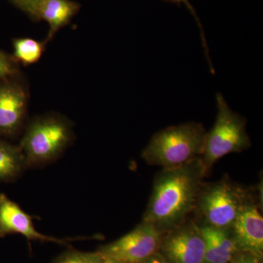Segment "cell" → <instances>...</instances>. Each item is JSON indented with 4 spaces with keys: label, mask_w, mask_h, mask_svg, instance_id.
<instances>
[{
    "label": "cell",
    "mask_w": 263,
    "mask_h": 263,
    "mask_svg": "<svg viewBox=\"0 0 263 263\" xmlns=\"http://www.w3.org/2000/svg\"><path fill=\"white\" fill-rule=\"evenodd\" d=\"M205 240V263H232L240 253L231 230L198 223Z\"/></svg>",
    "instance_id": "cell-12"
},
{
    "label": "cell",
    "mask_w": 263,
    "mask_h": 263,
    "mask_svg": "<svg viewBox=\"0 0 263 263\" xmlns=\"http://www.w3.org/2000/svg\"><path fill=\"white\" fill-rule=\"evenodd\" d=\"M207 174L201 157L179 167L162 169L156 175L143 221L164 234L186 220L195 210Z\"/></svg>",
    "instance_id": "cell-1"
},
{
    "label": "cell",
    "mask_w": 263,
    "mask_h": 263,
    "mask_svg": "<svg viewBox=\"0 0 263 263\" xmlns=\"http://www.w3.org/2000/svg\"><path fill=\"white\" fill-rule=\"evenodd\" d=\"M237 258L240 263H262L260 258L256 257L253 254L247 253V252H241L237 255Z\"/></svg>",
    "instance_id": "cell-18"
},
{
    "label": "cell",
    "mask_w": 263,
    "mask_h": 263,
    "mask_svg": "<svg viewBox=\"0 0 263 263\" xmlns=\"http://www.w3.org/2000/svg\"><path fill=\"white\" fill-rule=\"evenodd\" d=\"M47 43L32 38H15L13 41V58L24 66L33 65L42 57Z\"/></svg>",
    "instance_id": "cell-14"
},
{
    "label": "cell",
    "mask_w": 263,
    "mask_h": 263,
    "mask_svg": "<svg viewBox=\"0 0 263 263\" xmlns=\"http://www.w3.org/2000/svg\"><path fill=\"white\" fill-rule=\"evenodd\" d=\"M22 148L0 141V181H13L27 167Z\"/></svg>",
    "instance_id": "cell-13"
},
{
    "label": "cell",
    "mask_w": 263,
    "mask_h": 263,
    "mask_svg": "<svg viewBox=\"0 0 263 263\" xmlns=\"http://www.w3.org/2000/svg\"><path fill=\"white\" fill-rule=\"evenodd\" d=\"M250 192L224 176L214 183H202L197 195L195 210L202 224L223 230H231L249 200Z\"/></svg>",
    "instance_id": "cell-3"
},
{
    "label": "cell",
    "mask_w": 263,
    "mask_h": 263,
    "mask_svg": "<svg viewBox=\"0 0 263 263\" xmlns=\"http://www.w3.org/2000/svg\"><path fill=\"white\" fill-rule=\"evenodd\" d=\"M100 253V252H99ZM96 263H122L116 260V259L110 258V257H105L101 254V257Z\"/></svg>",
    "instance_id": "cell-21"
},
{
    "label": "cell",
    "mask_w": 263,
    "mask_h": 263,
    "mask_svg": "<svg viewBox=\"0 0 263 263\" xmlns=\"http://www.w3.org/2000/svg\"><path fill=\"white\" fill-rule=\"evenodd\" d=\"M143 263H171L167 259L164 258L162 254L157 252V253L152 255L149 258L147 259Z\"/></svg>",
    "instance_id": "cell-20"
},
{
    "label": "cell",
    "mask_w": 263,
    "mask_h": 263,
    "mask_svg": "<svg viewBox=\"0 0 263 263\" xmlns=\"http://www.w3.org/2000/svg\"><path fill=\"white\" fill-rule=\"evenodd\" d=\"M206 130L200 123L187 122L157 132L142 152L149 165L163 168L179 167L201 157Z\"/></svg>",
    "instance_id": "cell-2"
},
{
    "label": "cell",
    "mask_w": 263,
    "mask_h": 263,
    "mask_svg": "<svg viewBox=\"0 0 263 263\" xmlns=\"http://www.w3.org/2000/svg\"><path fill=\"white\" fill-rule=\"evenodd\" d=\"M162 236L155 226L142 221L127 234L98 252L122 263H143L158 252Z\"/></svg>",
    "instance_id": "cell-6"
},
{
    "label": "cell",
    "mask_w": 263,
    "mask_h": 263,
    "mask_svg": "<svg viewBox=\"0 0 263 263\" xmlns=\"http://www.w3.org/2000/svg\"><path fill=\"white\" fill-rule=\"evenodd\" d=\"M81 5L72 0H39L25 10L32 19L45 21L49 25V31L45 42L48 43L62 27L80 10Z\"/></svg>",
    "instance_id": "cell-11"
},
{
    "label": "cell",
    "mask_w": 263,
    "mask_h": 263,
    "mask_svg": "<svg viewBox=\"0 0 263 263\" xmlns=\"http://www.w3.org/2000/svg\"><path fill=\"white\" fill-rule=\"evenodd\" d=\"M100 257L101 254L98 252L89 253L72 251L62 254L54 263H96Z\"/></svg>",
    "instance_id": "cell-15"
},
{
    "label": "cell",
    "mask_w": 263,
    "mask_h": 263,
    "mask_svg": "<svg viewBox=\"0 0 263 263\" xmlns=\"http://www.w3.org/2000/svg\"><path fill=\"white\" fill-rule=\"evenodd\" d=\"M205 251L198 222L186 219L162 234L158 252L171 263H205Z\"/></svg>",
    "instance_id": "cell-7"
},
{
    "label": "cell",
    "mask_w": 263,
    "mask_h": 263,
    "mask_svg": "<svg viewBox=\"0 0 263 263\" xmlns=\"http://www.w3.org/2000/svg\"><path fill=\"white\" fill-rule=\"evenodd\" d=\"M10 234H21L29 240L52 242L67 245L76 238H58L48 236L36 230L32 217L24 212L18 204L10 200L5 194H0V237Z\"/></svg>",
    "instance_id": "cell-9"
},
{
    "label": "cell",
    "mask_w": 263,
    "mask_h": 263,
    "mask_svg": "<svg viewBox=\"0 0 263 263\" xmlns=\"http://www.w3.org/2000/svg\"><path fill=\"white\" fill-rule=\"evenodd\" d=\"M216 103L218 114L216 122L206 133L201 156L207 173L224 156L240 153L251 146L250 138L246 130L245 118L232 110L220 93L216 95Z\"/></svg>",
    "instance_id": "cell-5"
},
{
    "label": "cell",
    "mask_w": 263,
    "mask_h": 263,
    "mask_svg": "<svg viewBox=\"0 0 263 263\" xmlns=\"http://www.w3.org/2000/svg\"><path fill=\"white\" fill-rule=\"evenodd\" d=\"M18 76L0 80V136L15 134L27 114L28 95Z\"/></svg>",
    "instance_id": "cell-8"
},
{
    "label": "cell",
    "mask_w": 263,
    "mask_h": 263,
    "mask_svg": "<svg viewBox=\"0 0 263 263\" xmlns=\"http://www.w3.org/2000/svg\"><path fill=\"white\" fill-rule=\"evenodd\" d=\"M18 76V64L13 57L0 50V80Z\"/></svg>",
    "instance_id": "cell-16"
},
{
    "label": "cell",
    "mask_w": 263,
    "mask_h": 263,
    "mask_svg": "<svg viewBox=\"0 0 263 263\" xmlns=\"http://www.w3.org/2000/svg\"><path fill=\"white\" fill-rule=\"evenodd\" d=\"M72 129L65 118L49 114L34 119L24 133L19 146L27 167L54 160L72 140Z\"/></svg>",
    "instance_id": "cell-4"
},
{
    "label": "cell",
    "mask_w": 263,
    "mask_h": 263,
    "mask_svg": "<svg viewBox=\"0 0 263 263\" xmlns=\"http://www.w3.org/2000/svg\"><path fill=\"white\" fill-rule=\"evenodd\" d=\"M10 3L15 7L25 12V10L29 8V7L32 6L33 4L37 3L39 0H9Z\"/></svg>",
    "instance_id": "cell-19"
},
{
    "label": "cell",
    "mask_w": 263,
    "mask_h": 263,
    "mask_svg": "<svg viewBox=\"0 0 263 263\" xmlns=\"http://www.w3.org/2000/svg\"><path fill=\"white\" fill-rule=\"evenodd\" d=\"M167 1L174 2V3H178V4H181V3H184L186 6L188 7L189 9L190 10V11L192 12V13L194 15V16L196 18L197 21V24H198L199 27H200V30H201V35L202 38V46H203L204 50H205V55H206V57L208 59H209V49H208L207 43L206 41H205V37H204V33L203 31H202V26L200 25V22H199L198 18H197L196 15H195V11H194L193 8H192L191 5L189 3L188 0H167Z\"/></svg>",
    "instance_id": "cell-17"
},
{
    "label": "cell",
    "mask_w": 263,
    "mask_h": 263,
    "mask_svg": "<svg viewBox=\"0 0 263 263\" xmlns=\"http://www.w3.org/2000/svg\"><path fill=\"white\" fill-rule=\"evenodd\" d=\"M232 235L240 252L262 258L263 219L258 204L249 200L231 228Z\"/></svg>",
    "instance_id": "cell-10"
},
{
    "label": "cell",
    "mask_w": 263,
    "mask_h": 263,
    "mask_svg": "<svg viewBox=\"0 0 263 263\" xmlns=\"http://www.w3.org/2000/svg\"><path fill=\"white\" fill-rule=\"evenodd\" d=\"M232 263H240V261L238 260V259L237 258V256H236V257H235L234 260H233V262Z\"/></svg>",
    "instance_id": "cell-22"
}]
</instances>
